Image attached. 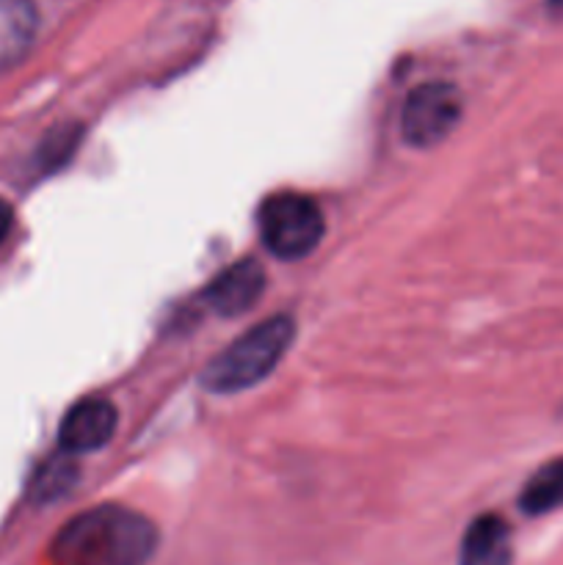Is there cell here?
<instances>
[{
    "instance_id": "cell-1",
    "label": "cell",
    "mask_w": 563,
    "mask_h": 565,
    "mask_svg": "<svg viewBox=\"0 0 563 565\" xmlns=\"http://www.w3.org/2000/svg\"><path fill=\"white\" fill-rule=\"evenodd\" d=\"M158 546L155 524L119 505H99L61 527L50 544L53 565H144Z\"/></svg>"
},
{
    "instance_id": "cell-2",
    "label": "cell",
    "mask_w": 563,
    "mask_h": 565,
    "mask_svg": "<svg viewBox=\"0 0 563 565\" xmlns=\"http://www.w3.org/2000/svg\"><path fill=\"white\" fill-rule=\"evenodd\" d=\"M293 342V320L270 318L232 342L219 359L204 370V384L213 392H241L259 384Z\"/></svg>"
},
{
    "instance_id": "cell-3",
    "label": "cell",
    "mask_w": 563,
    "mask_h": 565,
    "mask_svg": "<svg viewBox=\"0 0 563 565\" xmlns=\"http://www.w3.org/2000/svg\"><path fill=\"white\" fill-rule=\"evenodd\" d=\"M259 235L279 259H301L323 237V213L301 193H276L259 210Z\"/></svg>"
},
{
    "instance_id": "cell-4",
    "label": "cell",
    "mask_w": 563,
    "mask_h": 565,
    "mask_svg": "<svg viewBox=\"0 0 563 565\" xmlns=\"http://www.w3.org/2000/svg\"><path fill=\"white\" fill-rule=\"evenodd\" d=\"M461 119V94L450 83H423L406 97L401 130L412 147H434L450 136Z\"/></svg>"
},
{
    "instance_id": "cell-5",
    "label": "cell",
    "mask_w": 563,
    "mask_h": 565,
    "mask_svg": "<svg viewBox=\"0 0 563 565\" xmlns=\"http://www.w3.org/2000/svg\"><path fill=\"white\" fill-rule=\"evenodd\" d=\"M116 430V408L105 397H86L66 412L59 439L66 452H92Z\"/></svg>"
},
{
    "instance_id": "cell-6",
    "label": "cell",
    "mask_w": 563,
    "mask_h": 565,
    "mask_svg": "<svg viewBox=\"0 0 563 565\" xmlns=\"http://www.w3.org/2000/svg\"><path fill=\"white\" fill-rule=\"evenodd\" d=\"M265 274L259 263L254 259H243L226 268L213 285L208 287V301L215 312L221 315H241L254 307L259 296H263Z\"/></svg>"
},
{
    "instance_id": "cell-7",
    "label": "cell",
    "mask_w": 563,
    "mask_h": 565,
    "mask_svg": "<svg viewBox=\"0 0 563 565\" xmlns=\"http://www.w3.org/2000/svg\"><path fill=\"white\" fill-rule=\"evenodd\" d=\"M36 28L39 14L33 0H0V75L25 58Z\"/></svg>"
},
{
    "instance_id": "cell-8",
    "label": "cell",
    "mask_w": 563,
    "mask_h": 565,
    "mask_svg": "<svg viewBox=\"0 0 563 565\" xmlns=\"http://www.w3.org/2000/svg\"><path fill=\"white\" fill-rule=\"evenodd\" d=\"M513 544L511 530L500 516H478L461 541L458 565H511Z\"/></svg>"
},
{
    "instance_id": "cell-9",
    "label": "cell",
    "mask_w": 563,
    "mask_h": 565,
    "mask_svg": "<svg viewBox=\"0 0 563 565\" xmlns=\"http://www.w3.org/2000/svg\"><path fill=\"white\" fill-rule=\"evenodd\" d=\"M519 505H522V511L530 513V516H541V513L563 508V458L544 463V467L528 480Z\"/></svg>"
},
{
    "instance_id": "cell-10",
    "label": "cell",
    "mask_w": 563,
    "mask_h": 565,
    "mask_svg": "<svg viewBox=\"0 0 563 565\" xmlns=\"http://www.w3.org/2000/svg\"><path fill=\"white\" fill-rule=\"evenodd\" d=\"M11 221H14V218H11V207L3 202V199H0V243H3V237L9 235Z\"/></svg>"
}]
</instances>
